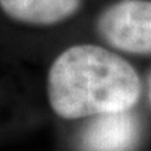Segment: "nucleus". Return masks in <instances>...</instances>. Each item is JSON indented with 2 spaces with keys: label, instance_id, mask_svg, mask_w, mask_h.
<instances>
[{
  "label": "nucleus",
  "instance_id": "39448f33",
  "mask_svg": "<svg viewBox=\"0 0 151 151\" xmlns=\"http://www.w3.org/2000/svg\"><path fill=\"white\" fill-rule=\"evenodd\" d=\"M148 97H150V102H151V74L148 78Z\"/></svg>",
  "mask_w": 151,
  "mask_h": 151
},
{
  "label": "nucleus",
  "instance_id": "20e7f679",
  "mask_svg": "<svg viewBox=\"0 0 151 151\" xmlns=\"http://www.w3.org/2000/svg\"><path fill=\"white\" fill-rule=\"evenodd\" d=\"M83 0H0V9L11 20L28 25L49 27L77 14Z\"/></svg>",
  "mask_w": 151,
  "mask_h": 151
},
{
  "label": "nucleus",
  "instance_id": "f03ea898",
  "mask_svg": "<svg viewBox=\"0 0 151 151\" xmlns=\"http://www.w3.org/2000/svg\"><path fill=\"white\" fill-rule=\"evenodd\" d=\"M97 32L118 52L151 56V0H118L97 20Z\"/></svg>",
  "mask_w": 151,
  "mask_h": 151
},
{
  "label": "nucleus",
  "instance_id": "7ed1b4c3",
  "mask_svg": "<svg viewBox=\"0 0 151 151\" xmlns=\"http://www.w3.org/2000/svg\"><path fill=\"white\" fill-rule=\"evenodd\" d=\"M141 124L133 111L91 118L80 134L84 151H129L140 141Z\"/></svg>",
  "mask_w": 151,
  "mask_h": 151
},
{
  "label": "nucleus",
  "instance_id": "f257e3e1",
  "mask_svg": "<svg viewBox=\"0 0 151 151\" xmlns=\"http://www.w3.org/2000/svg\"><path fill=\"white\" fill-rule=\"evenodd\" d=\"M49 105L59 118L91 119L133 111L141 97V80L118 52L77 43L58 55L48 71Z\"/></svg>",
  "mask_w": 151,
  "mask_h": 151
}]
</instances>
